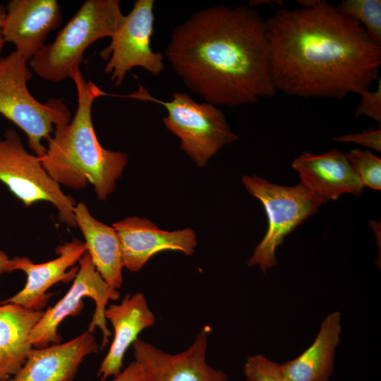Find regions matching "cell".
<instances>
[{"label": "cell", "mask_w": 381, "mask_h": 381, "mask_svg": "<svg viewBox=\"0 0 381 381\" xmlns=\"http://www.w3.org/2000/svg\"><path fill=\"white\" fill-rule=\"evenodd\" d=\"M279 8L265 20L276 91L304 98H341L378 78L381 46L356 21L322 0Z\"/></svg>", "instance_id": "6da1fadb"}, {"label": "cell", "mask_w": 381, "mask_h": 381, "mask_svg": "<svg viewBox=\"0 0 381 381\" xmlns=\"http://www.w3.org/2000/svg\"><path fill=\"white\" fill-rule=\"evenodd\" d=\"M121 248L123 267L138 272L155 254L177 250L190 256L195 253L197 238L190 228L168 231L145 218L126 217L114 222Z\"/></svg>", "instance_id": "7c38bea8"}, {"label": "cell", "mask_w": 381, "mask_h": 381, "mask_svg": "<svg viewBox=\"0 0 381 381\" xmlns=\"http://www.w3.org/2000/svg\"><path fill=\"white\" fill-rule=\"evenodd\" d=\"M0 304V381H7L21 368L33 348L30 334L44 310Z\"/></svg>", "instance_id": "ffe728a7"}, {"label": "cell", "mask_w": 381, "mask_h": 381, "mask_svg": "<svg viewBox=\"0 0 381 381\" xmlns=\"http://www.w3.org/2000/svg\"><path fill=\"white\" fill-rule=\"evenodd\" d=\"M111 381H150V379L143 366L133 361Z\"/></svg>", "instance_id": "484cf974"}, {"label": "cell", "mask_w": 381, "mask_h": 381, "mask_svg": "<svg viewBox=\"0 0 381 381\" xmlns=\"http://www.w3.org/2000/svg\"><path fill=\"white\" fill-rule=\"evenodd\" d=\"M242 183L248 192L263 205L268 218L267 231L248 260L265 272L277 265V248L285 236L314 214L322 204L301 184L284 186L256 175L243 176Z\"/></svg>", "instance_id": "52a82bcc"}, {"label": "cell", "mask_w": 381, "mask_h": 381, "mask_svg": "<svg viewBox=\"0 0 381 381\" xmlns=\"http://www.w3.org/2000/svg\"><path fill=\"white\" fill-rule=\"evenodd\" d=\"M291 167L301 179L300 184L322 204L341 195H360L363 186L353 172L346 154L337 150L321 155L304 152Z\"/></svg>", "instance_id": "9a60e30c"}, {"label": "cell", "mask_w": 381, "mask_h": 381, "mask_svg": "<svg viewBox=\"0 0 381 381\" xmlns=\"http://www.w3.org/2000/svg\"><path fill=\"white\" fill-rule=\"evenodd\" d=\"M6 15V7L0 4V54L4 45V40L2 35V25ZM1 57V56H0Z\"/></svg>", "instance_id": "83f0119b"}, {"label": "cell", "mask_w": 381, "mask_h": 381, "mask_svg": "<svg viewBox=\"0 0 381 381\" xmlns=\"http://www.w3.org/2000/svg\"><path fill=\"white\" fill-rule=\"evenodd\" d=\"M154 0H137L124 16L110 38L108 46L99 53L107 61L105 73L115 87L121 85L126 75L134 67H141L154 76L165 70L164 56L151 47L154 30Z\"/></svg>", "instance_id": "30bf717a"}, {"label": "cell", "mask_w": 381, "mask_h": 381, "mask_svg": "<svg viewBox=\"0 0 381 381\" xmlns=\"http://www.w3.org/2000/svg\"><path fill=\"white\" fill-rule=\"evenodd\" d=\"M337 8L358 22L370 38L381 46V1L344 0Z\"/></svg>", "instance_id": "44dd1931"}, {"label": "cell", "mask_w": 381, "mask_h": 381, "mask_svg": "<svg viewBox=\"0 0 381 381\" xmlns=\"http://www.w3.org/2000/svg\"><path fill=\"white\" fill-rule=\"evenodd\" d=\"M99 350L93 333L42 348H32L25 363L7 381H72L84 358Z\"/></svg>", "instance_id": "2e32d148"}, {"label": "cell", "mask_w": 381, "mask_h": 381, "mask_svg": "<svg viewBox=\"0 0 381 381\" xmlns=\"http://www.w3.org/2000/svg\"><path fill=\"white\" fill-rule=\"evenodd\" d=\"M243 374L247 381H286L281 365L262 354L247 358Z\"/></svg>", "instance_id": "603a6c76"}, {"label": "cell", "mask_w": 381, "mask_h": 381, "mask_svg": "<svg viewBox=\"0 0 381 381\" xmlns=\"http://www.w3.org/2000/svg\"><path fill=\"white\" fill-rule=\"evenodd\" d=\"M333 140L338 142L353 143L378 152H380L381 150L380 128L346 134L334 138Z\"/></svg>", "instance_id": "d4e9b609"}, {"label": "cell", "mask_w": 381, "mask_h": 381, "mask_svg": "<svg viewBox=\"0 0 381 381\" xmlns=\"http://www.w3.org/2000/svg\"><path fill=\"white\" fill-rule=\"evenodd\" d=\"M120 97L164 107L165 127L179 138L181 149L198 167H205L224 146L238 139L220 109L209 102L199 103L186 92H174L170 100L162 101L139 85L137 91Z\"/></svg>", "instance_id": "8992f818"}, {"label": "cell", "mask_w": 381, "mask_h": 381, "mask_svg": "<svg viewBox=\"0 0 381 381\" xmlns=\"http://www.w3.org/2000/svg\"><path fill=\"white\" fill-rule=\"evenodd\" d=\"M350 167L362 186L381 189V159L369 150L353 149L346 155Z\"/></svg>", "instance_id": "7402d4cb"}, {"label": "cell", "mask_w": 381, "mask_h": 381, "mask_svg": "<svg viewBox=\"0 0 381 381\" xmlns=\"http://www.w3.org/2000/svg\"><path fill=\"white\" fill-rule=\"evenodd\" d=\"M18 270L15 258H10L5 252L0 250V274Z\"/></svg>", "instance_id": "4316f807"}, {"label": "cell", "mask_w": 381, "mask_h": 381, "mask_svg": "<svg viewBox=\"0 0 381 381\" xmlns=\"http://www.w3.org/2000/svg\"><path fill=\"white\" fill-rule=\"evenodd\" d=\"M341 315L334 311L325 316L312 344L298 357L281 365L286 381H329L340 341Z\"/></svg>", "instance_id": "d6986e66"}, {"label": "cell", "mask_w": 381, "mask_h": 381, "mask_svg": "<svg viewBox=\"0 0 381 381\" xmlns=\"http://www.w3.org/2000/svg\"><path fill=\"white\" fill-rule=\"evenodd\" d=\"M70 78L77 92L75 114L67 124L55 129L40 159L58 184L79 190L90 183L98 199L104 201L114 190L128 155L104 148L96 135L92 105L97 98L107 94L91 80L87 81L80 68Z\"/></svg>", "instance_id": "3957f363"}, {"label": "cell", "mask_w": 381, "mask_h": 381, "mask_svg": "<svg viewBox=\"0 0 381 381\" xmlns=\"http://www.w3.org/2000/svg\"><path fill=\"white\" fill-rule=\"evenodd\" d=\"M73 214L75 225L84 236L87 252L97 271L111 287L118 290L123 284V265L116 230L93 217L83 202L76 203Z\"/></svg>", "instance_id": "ac0fdd59"}, {"label": "cell", "mask_w": 381, "mask_h": 381, "mask_svg": "<svg viewBox=\"0 0 381 381\" xmlns=\"http://www.w3.org/2000/svg\"><path fill=\"white\" fill-rule=\"evenodd\" d=\"M358 95L361 100L356 109L355 116L365 115L379 123L381 121V80L379 79L375 90L369 88L361 90Z\"/></svg>", "instance_id": "cb8c5ba5"}, {"label": "cell", "mask_w": 381, "mask_h": 381, "mask_svg": "<svg viewBox=\"0 0 381 381\" xmlns=\"http://www.w3.org/2000/svg\"><path fill=\"white\" fill-rule=\"evenodd\" d=\"M87 252L84 241L74 238L56 248L58 256L42 263H34L26 257H15L18 270L27 277L24 287L1 303H13L25 308L42 310L52 294L49 289L59 282L68 283L74 279L78 267L73 265Z\"/></svg>", "instance_id": "5bb4252c"}, {"label": "cell", "mask_w": 381, "mask_h": 381, "mask_svg": "<svg viewBox=\"0 0 381 381\" xmlns=\"http://www.w3.org/2000/svg\"><path fill=\"white\" fill-rule=\"evenodd\" d=\"M118 0H87L29 61L40 78L60 83L79 68L85 50L96 41L111 37L123 19Z\"/></svg>", "instance_id": "277c9868"}, {"label": "cell", "mask_w": 381, "mask_h": 381, "mask_svg": "<svg viewBox=\"0 0 381 381\" xmlns=\"http://www.w3.org/2000/svg\"><path fill=\"white\" fill-rule=\"evenodd\" d=\"M28 61L16 52L0 57V114L20 128L28 137L29 147L41 157L56 128L71 119L66 103L59 98L41 102L28 87L32 78Z\"/></svg>", "instance_id": "5b68a950"}, {"label": "cell", "mask_w": 381, "mask_h": 381, "mask_svg": "<svg viewBox=\"0 0 381 381\" xmlns=\"http://www.w3.org/2000/svg\"><path fill=\"white\" fill-rule=\"evenodd\" d=\"M164 57L183 84L215 106L273 97L266 23L250 6L207 7L171 32Z\"/></svg>", "instance_id": "7a4b0ae2"}, {"label": "cell", "mask_w": 381, "mask_h": 381, "mask_svg": "<svg viewBox=\"0 0 381 381\" xmlns=\"http://www.w3.org/2000/svg\"><path fill=\"white\" fill-rule=\"evenodd\" d=\"M210 327H205L186 350L167 353L138 339L133 344L135 361L148 374L150 381H228L227 375L206 361Z\"/></svg>", "instance_id": "8fae6325"}, {"label": "cell", "mask_w": 381, "mask_h": 381, "mask_svg": "<svg viewBox=\"0 0 381 381\" xmlns=\"http://www.w3.org/2000/svg\"><path fill=\"white\" fill-rule=\"evenodd\" d=\"M78 270L72 285L66 294L44 313L32 329L30 343L35 348H42L61 341L58 327L70 315H78L83 307V298L89 297L95 304V310L87 331L93 333L99 328L102 334L101 348L109 343L111 332L107 325L105 310L109 301L120 297L119 290L111 287L101 277L86 252L80 259Z\"/></svg>", "instance_id": "9c48e42d"}, {"label": "cell", "mask_w": 381, "mask_h": 381, "mask_svg": "<svg viewBox=\"0 0 381 381\" xmlns=\"http://www.w3.org/2000/svg\"><path fill=\"white\" fill-rule=\"evenodd\" d=\"M0 181L26 207L38 202H50L56 208L61 222L76 227L75 200L50 177L40 157L25 150L13 128L6 130L0 138Z\"/></svg>", "instance_id": "ba28073f"}, {"label": "cell", "mask_w": 381, "mask_h": 381, "mask_svg": "<svg viewBox=\"0 0 381 381\" xmlns=\"http://www.w3.org/2000/svg\"><path fill=\"white\" fill-rule=\"evenodd\" d=\"M104 316L113 327L114 338L97 371V377L101 381L121 373L127 349L138 339V334L143 329L153 326L156 322L155 316L141 292L128 294L120 303L107 306Z\"/></svg>", "instance_id": "e0dca14e"}, {"label": "cell", "mask_w": 381, "mask_h": 381, "mask_svg": "<svg viewBox=\"0 0 381 381\" xmlns=\"http://www.w3.org/2000/svg\"><path fill=\"white\" fill-rule=\"evenodd\" d=\"M61 21V7L56 0H11L6 6L3 37L29 61Z\"/></svg>", "instance_id": "4fadbf2b"}]
</instances>
